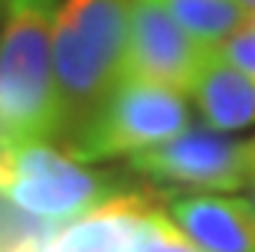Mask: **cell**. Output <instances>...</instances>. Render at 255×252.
<instances>
[{"label":"cell","mask_w":255,"mask_h":252,"mask_svg":"<svg viewBox=\"0 0 255 252\" xmlns=\"http://www.w3.org/2000/svg\"><path fill=\"white\" fill-rule=\"evenodd\" d=\"M219 56H226L233 66H239L246 75L255 79V13L219 46Z\"/></svg>","instance_id":"cell-12"},{"label":"cell","mask_w":255,"mask_h":252,"mask_svg":"<svg viewBox=\"0 0 255 252\" xmlns=\"http://www.w3.org/2000/svg\"><path fill=\"white\" fill-rule=\"evenodd\" d=\"M10 144V134H7V128H3V121H0V151Z\"/></svg>","instance_id":"cell-15"},{"label":"cell","mask_w":255,"mask_h":252,"mask_svg":"<svg viewBox=\"0 0 255 252\" xmlns=\"http://www.w3.org/2000/svg\"><path fill=\"white\" fill-rule=\"evenodd\" d=\"M190 128V108L177 89L144 79H121L108 98L69 134L75 161H108L134 154Z\"/></svg>","instance_id":"cell-3"},{"label":"cell","mask_w":255,"mask_h":252,"mask_svg":"<svg viewBox=\"0 0 255 252\" xmlns=\"http://www.w3.org/2000/svg\"><path fill=\"white\" fill-rule=\"evenodd\" d=\"M160 3L206 52H219V46L246 23V10L236 0H160Z\"/></svg>","instance_id":"cell-10"},{"label":"cell","mask_w":255,"mask_h":252,"mask_svg":"<svg viewBox=\"0 0 255 252\" xmlns=\"http://www.w3.org/2000/svg\"><path fill=\"white\" fill-rule=\"evenodd\" d=\"M246 157H249V171H252V180H255V138L246 141Z\"/></svg>","instance_id":"cell-14"},{"label":"cell","mask_w":255,"mask_h":252,"mask_svg":"<svg viewBox=\"0 0 255 252\" xmlns=\"http://www.w3.org/2000/svg\"><path fill=\"white\" fill-rule=\"evenodd\" d=\"M131 0H66L56 13L53 56L66 128L82 125L121 82Z\"/></svg>","instance_id":"cell-2"},{"label":"cell","mask_w":255,"mask_h":252,"mask_svg":"<svg viewBox=\"0 0 255 252\" xmlns=\"http://www.w3.org/2000/svg\"><path fill=\"white\" fill-rule=\"evenodd\" d=\"M141 252H203V249L167 216V210L147 207L141 216Z\"/></svg>","instance_id":"cell-11"},{"label":"cell","mask_w":255,"mask_h":252,"mask_svg":"<svg viewBox=\"0 0 255 252\" xmlns=\"http://www.w3.org/2000/svg\"><path fill=\"white\" fill-rule=\"evenodd\" d=\"M190 95H193L206 128H213V131L229 134L255 125V79L219 52L206 56V62L193 79Z\"/></svg>","instance_id":"cell-9"},{"label":"cell","mask_w":255,"mask_h":252,"mask_svg":"<svg viewBox=\"0 0 255 252\" xmlns=\"http://www.w3.org/2000/svg\"><path fill=\"white\" fill-rule=\"evenodd\" d=\"M59 0H10L0 23V121L10 141H49L66 128L53 33Z\"/></svg>","instance_id":"cell-1"},{"label":"cell","mask_w":255,"mask_h":252,"mask_svg":"<svg viewBox=\"0 0 255 252\" xmlns=\"http://www.w3.org/2000/svg\"><path fill=\"white\" fill-rule=\"evenodd\" d=\"M7 3H10V0H0V16H3V10H7Z\"/></svg>","instance_id":"cell-17"},{"label":"cell","mask_w":255,"mask_h":252,"mask_svg":"<svg viewBox=\"0 0 255 252\" xmlns=\"http://www.w3.org/2000/svg\"><path fill=\"white\" fill-rule=\"evenodd\" d=\"M170 216L203 252H255V207L239 197L180 193L167 200Z\"/></svg>","instance_id":"cell-7"},{"label":"cell","mask_w":255,"mask_h":252,"mask_svg":"<svg viewBox=\"0 0 255 252\" xmlns=\"http://www.w3.org/2000/svg\"><path fill=\"white\" fill-rule=\"evenodd\" d=\"M206 56L210 52L193 43V36L167 13L160 0H131L121 79H144L177 92H190Z\"/></svg>","instance_id":"cell-6"},{"label":"cell","mask_w":255,"mask_h":252,"mask_svg":"<svg viewBox=\"0 0 255 252\" xmlns=\"http://www.w3.org/2000/svg\"><path fill=\"white\" fill-rule=\"evenodd\" d=\"M236 3H239L246 13H255V0H236Z\"/></svg>","instance_id":"cell-16"},{"label":"cell","mask_w":255,"mask_h":252,"mask_svg":"<svg viewBox=\"0 0 255 252\" xmlns=\"http://www.w3.org/2000/svg\"><path fill=\"white\" fill-rule=\"evenodd\" d=\"M53 233H56V230H46V233H33V236H23V239L10 243L7 249H0V252H43L46 239L53 236Z\"/></svg>","instance_id":"cell-13"},{"label":"cell","mask_w":255,"mask_h":252,"mask_svg":"<svg viewBox=\"0 0 255 252\" xmlns=\"http://www.w3.org/2000/svg\"><path fill=\"white\" fill-rule=\"evenodd\" d=\"M0 193L43 223H72L118 190L46 141H10L0 151Z\"/></svg>","instance_id":"cell-4"},{"label":"cell","mask_w":255,"mask_h":252,"mask_svg":"<svg viewBox=\"0 0 255 252\" xmlns=\"http://www.w3.org/2000/svg\"><path fill=\"white\" fill-rule=\"evenodd\" d=\"M131 171L170 187L239 190L252 184L246 141H229L213 128H183L167 141L131 154Z\"/></svg>","instance_id":"cell-5"},{"label":"cell","mask_w":255,"mask_h":252,"mask_svg":"<svg viewBox=\"0 0 255 252\" xmlns=\"http://www.w3.org/2000/svg\"><path fill=\"white\" fill-rule=\"evenodd\" d=\"M141 193H115L46 239L43 252H141Z\"/></svg>","instance_id":"cell-8"}]
</instances>
